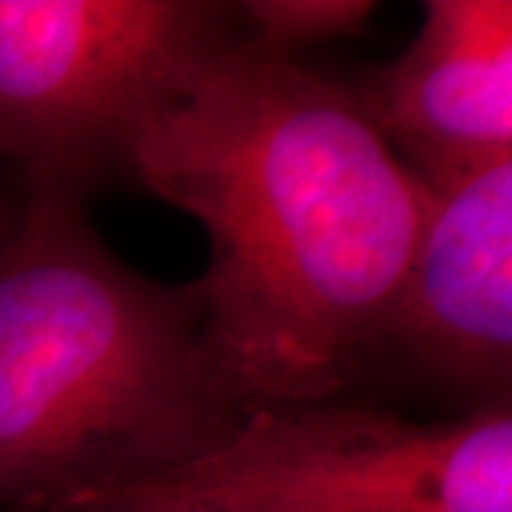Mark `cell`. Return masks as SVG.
Masks as SVG:
<instances>
[{"label": "cell", "mask_w": 512, "mask_h": 512, "mask_svg": "<svg viewBox=\"0 0 512 512\" xmlns=\"http://www.w3.org/2000/svg\"><path fill=\"white\" fill-rule=\"evenodd\" d=\"M74 512H228L194 498V495L183 493L180 487L174 484H151L143 490H134V493L120 495L114 501L106 504H97V507H86V510Z\"/></svg>", "instance_id": "ba28073f"}, {"label": "cell", "mask_w": 512, "mask_h": 512, "mask_svg": "<svg viewBox=\"0 0 512 512\" xmlns=\"http://www.w3.org/2000/svg\"><path fill=\"white\" fill-rule=\"evenodd\" d=\"M373 0H245L234 3V15L245 23L239 35L274 55L296 57V52L362 37L376 15Z\"/></svg>", "instance_id": "52a82bcc"}, {"label": "cell", "mask_w": 512, "mask_h": 512, "mask_svg": "<svg viewBox=\"0 0 512 512\" xmlns=\"http://www.w3.org/2000/svg\"><path fill=\"white\" fill-rule=\"evenodd\" d=\"M163 484L228 512H512V410L413 421L336 399L256 413Z\"/></svg>", "instance_id": "3957f363"}, {"label": "cell", "mask_w": 512, "mask_h": 512, "mask_svg": "<svg viewBox=\"0 0 512 512\" xmlns=\"http://www.w3.org/2000/svg\"><path fill=\"white\" fill-rule=\"evenodd\" d=\"M123 168L208 237L194 285L242 413L342 399L427 208L356 94L234 29L154 92Z\"/></svg>", "instance_id": "6da1fadb"}, {"label": "cell", "mask_w": 512, "mask_h": 512, "mask_svg": "<svg viewBox=\"0 0 512 512\" xmlns=\"http://www.w3.org/2000/svg\"><path fill=\"white\" fill-rule=\"evenodd\" d=\"M15 220V211L9 208V202L3 197V191H0V242L6 237V231H9V225Z\"/></svg>", "instance_id": "9c48e42d"}, {"label": "cell", "mask_w": 512, "mask_h": 512, "mask_svg": "<svg viewBox=\"0 0 512 512\" xmlns=\"http://www.w3.org/2000/svg\"><path fill=\"white\" fill-rule=\"evenodd\" d=\"M353 94L427 191L512 160V3L427 0L410 46Z\"/></svg>", "instance_id": "8992f818"}, {"label": "cell", "mask_w": 512, "mask_h": 512, "mask_svg": "<svg viewBox=\"0 0 512 512\" xmlns=\"http://www.w3.org/2000/svg\"><path fill=\"white\" fill-rule=\"evenodd\" d=\"M234 3L0 0V160L92 185L154 92L234 32Z\"/></svg>", "instance_id": "277c9868"}, {"label": "cell", "mask_w": 512, "mask_h": 512, "mask_svg": "<svg viewBox=\"0 0 512 512\" xmlns=\"http://www.w3.org/2000/svg\"><path fill=\"white\" fill-rule=\"evenodd\" d=\"M0 242V512H74L163 484L245 424L194 282L128 268L89 188L23 177Z\"/></svg>", "instance_id": "7a4b0ae2"}, {"label": "cell", "mask_w": 512, "mask_h": 512, "mask_svg": "<svg viewBox=\"0 0 512 512\" xmlns=\"http://www.w3.org/2000/svg\"><path fill=\"white\" fill-rule=\"evenodd\" d=\"M373 356L478 399L510 402L512 160L427 191L419 239Z\"/></svg>", "instance_id": "5b68a950"}]
</instances>
